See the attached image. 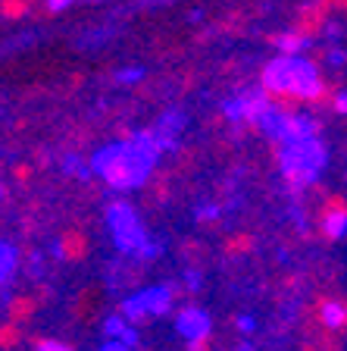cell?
<instances>
[{"mask_svg": "<svg viewBox=\"0 0 347 351\" xmlns=\"http://www.w3.org/2000/svg\"><path fill=\"white\" fill-rule=\"evenodd\" d=\"M94 167L103 176V182L113 185V189H135V185L144 182V176L153 167V145L151 141H138V145L113 147V151L97 157Z\"/></svg>", "mask_w": 347, "mask_h": 351, "instance_id": "1", "label": "cell"}, {"mask_svg": "<svg viewBox=\"0 0 347 351\" xmlns=\"http://www.w3.org/2000/svg\"><path fill=\"white\" fill-rule=\"evenodd\" d=\"M169 311H172V289L169 285H151L144 292L125 298L119 314L129 323H141V320H151V317H163Z\"/></svg>", "mask_w": 347, "mask_h": 351, "instance_id": "2", "label": "cell"}, {"mask_svg": "<svg viewBox=\"0 0 347 351\" xmlns=\"http://www.w3.org/2000/svg\"><path fill=\"white\" fill-rule=\"evenodd\" d=\"M107 223H110V229H113V235H116V245H119L125 254L147 248L144 229H141V223H138L135 210H131L129 204H113L110 207Z\"/></svg>", "mask_w": 347, "mask_h": 351, "instance_id": "3", "label": "cell"}, {"mask_svg": "<svg viewBox=\"0 0 347 351\" xmlns=\"http://www.w3.org/2000/svg\"><path fill=\"white\" fill-rule=\"evenodd\" d=\"M210 329H213L210 314H207L203 307H197V304L181 307L179 314H175V332H179L181 339H188L191 345H201L203 339L210 336Z\"/></svg>", "mask_w": 347, "mask_h": 351, "instance_id": "4", "label": "cell"}, {"mask_svg": "<svg viewBox=\"0 0 347 351\" xmlns=\"http://www.w3.org/2000/svg\"><path fill=\"white\" fill-rule=\"evenodd\" d=\"M319 232H322V239H329V241H338V239L347 235V204H344V197L329 195L326 201H322V210H319Z\"/></svg>", "mask_w": 347, "mask_h": 351, "instance_id": "5", "label": "cell"}, {"mask_svg": "<svg viewBox=\"0 0 347 351\" xmlns=\"http://www.w3.org/2000/svg\"><path fill=\"white\" fill-rule=\"evenodd\" d=\"M329 16H332V13H329V10L322 7L319 0H310V3H304V7L297 10L291 32H297V35H300L307 44H310V41H316V38L326 32Z\"/></svg>", "mask_w": 347, "mask_h": 351, "instance_id": "6", "label": "cell"}, {"mask_svg": "<svg viewBox=\"0 0 347 351\" xmlns=\"http://www.w3.org/2000/svg\"><path fill=\"white\" fill-rule=\"evenodd\" d=\"M319 320H322V326H329V329L347 326V304L344 301H322V307H319Z\"/></svg>", "mask_w": 347, "mask_h": 351, "instance_id": "7", "label": "cell"}, {"mask_svg": "<svg viewBox=\"0 0 347 351\" xmlns=\"http://www.w3.org/2000/svg\"><path fill=\"white\" fill-rule=\"evenodd\" d=\"M272 44H275V51L282 53V57H297V53L304 51L307 47V41L300 35H297V32H282V35H275L272 38Z\"/></svg>", "mask_w": 347, "mask_h": 351, "instance_id": "8", "label": "cell"}, {"mask_svg": "<svg viewBox=\"0 0 347 351\" xmlns=\"http://www.w3.org/2000/svg\"><path fill=\"white\" fill-rule=\"evenodd\" d=\"M16 263H19V254H16L13 245H3L0 241V285H7L10 276L16 273Z\"/></svg>", "mask_w": 347, "mask_h": 351, "instance_id": "9", "label": "cell"}, {"mask_svg": "<svg viewBox=\"0 0 347 351\" xmlns=\"http://www.w3.org/2000/svg\"><path fill=\"white\" fill-rule=\"evenodd\" d=\"M31 10V0H0V19L16 22Z\"/></svg>", "mask_w": 347, "mask_h": 351, "instance_id": "10", "label": "cell"}, {"mask_svg": "<svg viewBox=\"0 0 347 351\" xmlns=\"http://www.w3.org/2000/svg\"><path fill=\"white\" fill-rule=\"evenodd\" d=\"M35 351H73L66 342H60V339H41V342L35 345Z\"/></svg>", "mask_w": 347, "mask_h": 351, "instance_id": "11", "label": "cell"}, {"mask_svg": "<svg viewBox=\"0 0 347 351\" xmlns=\"http://www.w3.org/2000/svg\"><path fill=\"white\" fill-rule=\"evenodd\" d=\"M69 3H73V0H44V10H47V13H60V10H66Z\"/></svg>", "mask_w": 347, "mask_h": 351, "instance_id": "12", "label": "cell"}, {"mask_svg": "<svg viewBox=\"0 0 347 351\" xmlns=\"http://www.w3.org/2000/svg\"><path fill=\"white\" fill-rule=\"evenodd\" d=\"M101 351H131L129 345H123V342H113V339H107V345H103Z\"/></svg>", "mask_w": 347, "mask_h": 351, "instance_id": "13", "label": "cell"}, {"mask_svg": "<svg viewBox=\"0 0 347 351\" xmlns=\"http://www.w3.org/2000/svg\"><path fill=\"white\" fill-rule=\"evenodd\" d=\"M241 329H244V332H250V329H253V320H247V317H241Z\"/></svg>", "mask_w": 347, "mask_h": 351, "instance_id": "14", "label": "cell"}, {"mask_svg": "<svg viewBox=\"0 0 347 351\" xmlns=\"http://www.w3.org/2000/svg\"><path fill=\"white\" fill-rule=\"evenodd\" d=\"M0 197H3V189H0Z\"/></svg>", "mask_w": 347, "mask_h": 351, "instance_id": "15", "label": "cell"}]
</instances>
